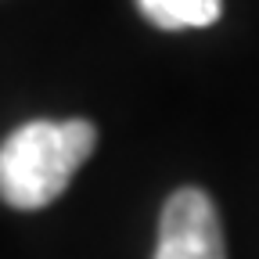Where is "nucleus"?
Returning a JSON list of instances; mask_svg holds the SVG:
<instances>
[{"mask_svg": "<svg viewBox=\"0 0 259 259\" xmlns=\"http://www.w3.org/2000/svg\"><path fill=\"white\" fill-rule=\"evenodd\" d=\"M155 259H227L220 212L202 187H180L166 198Z\"/></svg>", "mask_w": 259, "mask_h": 259, "instance_id": "nucleus-2", "label": "nucleus"}, {"mask_svg": "<svg viewBox=\"0 0 259 259\" xmlns=\"http://www.w3.org/2000/svg\"><path fill=\"white\" fill-rule=\"evenodd\" d=\"M97 148L90 119H29L0 144V198L11 209H44L72 184Z\"/></svg>", "mask_w": 259, "mask_h": 259, "instance_id": "nucleus-1", "label": "nucleus"}, {"mask_svg": "<svg viewBox=\"0 0 259 259\" xmlns=\"http://www.w3.org/2000/svg\"><path fill=\"white\" fill-rule=\"evenodd\" d=\"M137 11L166 32L205 29L223 15V0H137Z\"/></svg>", "mask_w": 259, "mask_h": 259, "instance_id": "nucleus-3", "label": "nucleus"}]
</instances>
